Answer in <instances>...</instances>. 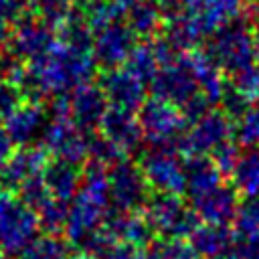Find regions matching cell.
<instances>
[{
	"mask_svg": "<svg viewBox=\"0 0 259 259\" xmlns=\"http://www.w3.org/2000/svg\"><path fill=\"white\" fill-rule=\"evenodd\" d=\"M146 219L150 221L156 235L164 239H186L198 229L200 219L192 206H188L178 194L154 192L144 204Z\"/></svg>",
	"mask_w": 259,
	"mask_h": 259,
	"instance_id": "obj_1",
	"label": "cell"
},
{
	"mask_svg": "<svg viewBox=\"0 0 259 259\" xmlns=\"http://www.w3.org/2000/svg\"><path fill=\"white\" fill-rule=\"evenodd\" d=\"M138 111L144 140H148L154 148H176L186 125L180 107L154 95L146 99Z\"/></svg>",
	"mask_w": 259,
	"mask_h": 259,
	"instance_id": "obj_2",
	"label": "cell"
},
{
	"mask_svg": "<svg viewBox=\"0 0 259 259\" xmlns=\"http://www.w3.org/2000/svg\"><path fill=\"white\" fill-rule=\"evenodd\" d=\"M140 170L154 192L186 194L184 162H180L176 148H150L140 156Z\"/></svg>",
	"mask_w": 259,
	"mask_h": 259,
	"instance_id": "obj_3",
	"label": "cell"
},
{
	"mask_svg": "<svg viewBox=\"0 0 259 259\" xmlns=\"http://www.w3.org/2000/svg\"><path fill=\"white\" fill-rule=\"evenodd\" d=\"M235 134L233 119H229L223 111H208L204 117L192 123L188 132H184L176 144V152L184 158L210 156L223 144L231 142Z\"/></svg>",
	"mask_w": 259,
	"mask_h": 259,
	"instance_id": "obj_4",
	"label": "cell"
},
{
	"mask_svg": "<svg viewBox=\"0 0 259 259\" xmlns=\"http://www.w3.org/2000/svg\"><path fill=\"white\" fill-rule=\"evenodd\" d=\"M109 202L115 210L136 212L150 198V186L140 170V164L121 160L109 168Z\"/></svg>",
	"mask_w": 259,
	"mask_h": 259,
	"instance_id": "obj_5",
	"label": "cell"
},
{
	"mask_svg": "<svg viewBox=\"0 0 259 259\" xmlns=\"http://www.w3.org/2000/svg\"><path fill=\"white\" fill-rule=\"evenodd\" d=\"M40 146L55 158L77 166L89 158V134L79 130L73 119H51L42 132Z\"/></svg>",
	"mask_w": 259,
	"mask_h": 259,
	"instance_id": "obj_6",
	"label": "cell"
},
{
	"mask_svg": "<svg viewBox=\"0 0 259 259\" xmlns=\"http://www.w3.org/2000/svg\"><path fill=\"white\" fill-rule=\"evenodd\" d=\"M38 217L24 202L14 200L0 219V255H20L38 233Z\"/></svg>",
	"mask_w": 259,
	"mask_h": 259,
	"instance_id": "obj_7",
	"label": "cell"
},
{
	"mask_svg": "<svg viewBox=\"0 0 259 259\" xmlns=\"http://www.w3.org/2000/svg\"><path fill=\"white\" fill-rule=\"evenodd\" d=\"M152 87H154V95L156 97L166 99V101L174 103L176 107H182L196 93H200L190 59H184L182 63L164 65L158 71V75L154 77Z\"/></svg>",
	"mask_w": 259,
	"mask_h": 259,
	"instance_id": "obj_8",
	"label": "cell"
},
{
	"mask_svg": "<svg viewBox=\"0 0 259 259\" xmlns=\"http://www.w3.org/2000/svg\"><path fill=\"white\" fill-rule=\"evenodd\" d=\"M49 164V152L40 144L20 146L12 152L6 166L0 172V186L12 190H18L24 182L30 178H36L42 174L45 166Z\"/></svg>",
	"mask_w": 259,
	"mask_h": 259,
	"instance_id": "obj_9",
	"label": "cell"
},
{
	"mask_svg": "<svg viewBox=\"0 0 259 259\" xmlns=\"http://www.w3.org/2000/svg\"><path fill=\"white\" fill-rule=\"evenodd\" d=\"M109 101V107L123 109V111H136L142 107L144 99V81L138 79L130 69H111L103 75L99 85Z\"/></svg>",
	"mask_w": 259,
	"mask_h": 259,
	"instance_id": "obj_10",
	"label": "cell"
},
{
	"mask_svg": "<svg viewBox=\"0 0 259 259\" xmlns=\"http://www.w3.org/2000/svg\"><path fill=\"white\" fill-rule=\"evenodd\" d=\"M239 194L231 184H221L214 190L198 196L192 200V208L198 214V219L206 225H223L235 221L239 210Z\"/></svg>",
	"mask_w": 259,
	"mask_h": 259,
	"instance_id": "obj_11",
	"label": "cell"
},
{
	"mask_svg": "<svg viewBox=\"0 0 259 259\" xmlns=\"http://www.w3.org/2000/svg\"><path fill=\"white\" fill-rule=\"evenodd\" d=\"M109 101L99 85L85 83L77 87L71 97V119L79 130L87 134L101 125V119L105 117Z\"/></svg>",
	"mask_w": 259,
	"mask_h": 259,
	"instance_id": "obj_12",
	"label": "cell"
},
{
	"mask_svg": "<svg viewBox=\"0 0 259 259\" xmlns=\"http://www.w3.org/2000/svg\"><path fill=\"white\" fill-rule=\"evenodd\" d=\"M103 227L115 243L117 241L119 243H130V245H136V247H142V249L152 245L154 235H156L150 221L140 210H136V212L111 210V212H107Z\"/></svg>",
	"mask_w": 259,
	"mask_h": 259,
	"instance_id": "obj_13",
	"label": "cell"
},
{
	"mask_svg": "<svg viewBox=\"0 0 259 259\" xmlns=\"http://www.w3.org/2000/svg\"><path fill=\"white\" fill-rule=\"evenodd\" d=\"M99 132L109 142H113L125 156L134 154L144 142V132H142L138 117L132 111H123L115 107L107 109L105 117L101 119Z\"/></svg>",
	"mask_w": 259,
	"mask_h": 259,
	"instance_id": "obj_14",
	"label": "cell"
},
{
	"mask_svg": "<svg viewBox=\"0 0 259 259\" xmlns=\"http://www.w3.org/2000/svg\"><path fill=\"white\" fill-rule=\"evenodd\" d=\"M255 57V49L251 38L243 30H233V32H223L212 47V61L217 67L229 69L233 73H239L247 67H251Z\"/></svg>",
	"mask_w": 259,
	"mask_h": 259,
	"instance_id": "obj_15",
	"label": "cell"
},
{
	"mask_svg": "<svg viewBox=\"0 0 259 259\" xmlns=\"http://www.w3.org/2000/svg\"><path fill=\"white\" fill-rule=\"evenodd\" d=\"M45 119V107L36 101L22 103L4 123V132L12 140V144L18 146H30L34 140L42 138V132L47 127Z\"/></svg>",
	"mask_w": 259,
	"mask_h": 259,
	"instance_id": "obj_16",
	"label": "cell"
},
{
	"mask_svg": "<svg viewBox=\"0 0 259 259\" xmlns=\"http://www.w3.org/2000/svg\"><path fill=\"white\" fill-rule=\"evenodd\" d=\"M40 176H42L53 198L63 200V202H71L81 188L83 170H79L77 164L55 158L45 166Z\"/></svg>",
	"mask_w": 259,
	"mask_h": 259,
	"instance_id": "obj_17",
	"label": "cell"
},
{
	"mask_svg": "<svg viewBox=\"0 0 259 259\" xmlns=\"http://www.w3.org/2000/svg\"><path fill=\"white\" fill-rule=\"evenodd\" d=\"M184 174H186V194L190 200L214 190L221 186V172L214 166L210 156H196V158H186L184 162Z\"/></svg>",
	"mask_w": 259,
	"mask_h": 259,
	"instance_id": "obj_18",
	"label": "cell"
},
{
	"mask_svg": "<svg viewBox=\"0 0 259 259\" xmlns=\"http://www.w3.org/2000/svg\"><path fill=\"white\" fill-rule=\"evenodd\" d=\"M192 247L196 249V253L204 259H217L223 253H227L233 243H235V235L229 227L223 225H198V229L192 233L190 237Z\"/></svg>",
	"mask_w": 259,
	"mask_h": 259,
	"instance_id": "obj_19",
	"label": "cell"
},
{
	"mask_svg": "<svg viewBox=\"0 0 259 259\" xmlns=\"http://www.w3.org/2000/svg\"><path fill=\"white\" fill-rule=\"evenodd\" d=\"M229 178L239 196H259V150L247 148L245 152H241Z\"/></svg>",
	"mask_w": 259,
	"mask_h": 259,
	"instance_id": "obj_20",
	"label": "cell"
},
{
	"mask_svg": "<svg viewBox=\"0 0 259 259\" xmlns=\"http://www.w3.org/2000/svg\"><path fill=\"white\" fill-rule=\"evenodd\" d=\"M132 51V36L125 28H107L95 45V57L105 67H115L117 63L130 59Z\"/></svg>",
	"mask_w": 259,
	"mask_h": 259,
	"instance_id": "obj_21",
	"label": "cell"
},
{
	"mask_svg": "<svg viewBox=\"0 0 259 259\" xmlns=\"http://www.w3.org/2000/svg\"><path fill=\"white\" fill-rule=\"evenodd\" d=\"M14 49L18 55L36 59L49 51V34L42 26L26 24L14 34Z\"/></svg>",
	"mask_w": 259,
	"mask_h": 259,
	"instance_id": "obj_22",
	"label": "cell"
},
{
	"mask_svg": "<svg viewBox=\"0 0 259 259\" xmlns=\"http://www.w3.org/2000/svg\"><path fill=\"white\" fill-rule=\"evenodd\" d=\"M18 259H69V245L55 235L36 237Z\"/></svg>",
	"mask_w": 259,
	"mask_h": 259,
	"instance_id": "obj_23",
	"label": "cell"
},
{
	"mask_svg": "<svg viewBox=\"0 0 259 259\" xmlns=\"http://www.w3.org/2000/svg\"><path fill=\"white\" fill-rule=\"evenodd\" d=\"M235 237H259V196L245 198L233 221Z\"/></svg>",
	"mask_w": 259,
	"mask_h": 259,
	"instance_id": "obj_24",
	"label": "cell"
},
{
	"mask_svg": "<svg viewBox=\"0 0 259 259\" xmlns=\"http://www.w3.org/2000/svg\"><path fill=\"white\" fill-rule=\"evenodd\" d=\"M148 259H202L186 239H162L150 245Z\"/></svg>",
	"mask_w": 259,
	"mask_h": 259,
	"instance_id": "obj_25",
	"label": "cell"
},
{
	"mask_svg": "<svg viewBox=\"0 0 259 259\" xmlns=\"http://www.w3.org/2000/svg\"><path fill=\"white\" fill-rule=\"evenodd\" d=\"M38 225L47 235L59 237L61 231L67 227V217H69V204L57 198H51L40 210H36Z\"/></svg>",
	"mask_w": 259,
	"mask_h": 259,
	"instance_id": "obj_26",
	"label": "cell"
},
{
	"mask_svg": "<svg viewBox=\"0 0 259 259\" xmlns=\"http://www.w3.org/2000/svg\"><path fill=\"white\" fill-rule=\"evenodd\" d=\"M89 158L91 162H97L101 166H107L111 168L113 164L125 160V154L113 144L109 142L105 136H91L89 134Z\"/></svg>",
	"mask_w": 259,
	"mask_h": 259,
	"instance_id": "obj_27",
	"label": "cell"
},
{
	"mask_svg": "<svg viewBox=\"0 0 259 259\" xmlns=\"http://www.w3.org/2000/svg\"><path fill=\"white\" fill-rule=\"evenodd\" d=\"M237 142L245 148H257L259 146V105L249 107L235 125Z\"/></svg>",
	"mask_w": 259,
	"mask_h": 259,
	"instance_id": "obj_28",
	"label": "cell"
},
{
	"mask_svg": "<svg viewBox=\"0 0 259 259\" xmlns=\"http://www.w3.org/2000/svg\"><path fill=\"white\" fill-rule=\"evenodd\" d=\"M16 192L20 194V202H24V204H26L28 208H32L34 212L40 210V208L53 198L51 192H49V188H47V184H45V180H42V176L30 178V180L24 182Z\"/></svg>",
	"mask_w": 259,
	"mask_h": 259,
	"instance_id": "obj_29",
	"label": "cell"
},
{
	"mask_svg": "<svg viewBox=\"0 0 259 259\" xmlns=\"http://www.w3.org/2000/svg\"><path fill=\"white\" fill-rule=\"evenodd\" d=\"M233 87L243 95L247 97L249 101H257L259 99V69L257 67H247L239 73H235V81H233Z\"/></svg>",
	"mask_w": 259,
	"mask_h": 259,
	"instance_id": "obj_30",
	"label": "cell"
},
{
	"mask_svg": "<svg viewBox=\"0 0 259 259\" xmlns=\"http://www.w3.org/2000/svg\"><path fill=\"white\" fill-rule=\"evenodd\" d=\"M22 105L20 89L10 81H0V119H8Z\"/></svg>",
	"mask_w": 259,
	"mask_h": 259,
	"instance_id": "obj_31",
	"label": "cell"
},
{
	"mask_svg": "<svg viewBox=\"0 0 259 259\" xmlns=\"http://www.w3.org/2000/svg\"><path fill=\"white\" fill-rule=\"evenodd\" d=\"M239 156H241V152L237 150L235 142H227V144H223L219 150H214V152L210 154L214 166L219 168V172H221L223 176H231V172H233V168H235Z\"/></svg>",
	"mask_w": 259,
	"mask_h": 259,
	"instance_id": "obj_32",
	"label": "cell"
},
{
	"mask_svg": "<svg viewBox=\"0 0 259 259\" xmlns=\"http://www.w3.org/2000/svg\"><path fill=\"white\" fill-rule=\"evenodd\" d=\"M99 259H148V251L130 243H113Z\"/></svg>",
	"mask_w": 259,
	"mask_h": 259,
	"instance_id": "obj_33",
	"label": "cell"
},
{
	"mask_svg": "<svg viewBox=\"0 0 259 259\" xmlns=\"http://www.w3.org/2000/svg\"><path fill=\"white\" fill-rule=\"evenodd\" d=\"M239 259H259V237H235Z\"/></svg>",
	"mask_w": 259,
	"mask_h": 259,
	"instance_id": "obj_34",
	"label": "cell"
},
{
	"mask_svg": "<svg viewBox=\"0 0 259 259\" xmlns=\"http://www.w3.org/2000/svg\"><path fill=\"white\" fill-rule=\"evenodd\" d=\"M12 140L8 138V134L4 132V130H0V172H2V168L6 166V162H8V158L12 156Z\"/></svg>",
	"mask_w": 259,
	"mask_h": 259,
	"instance_id": "obj_35",
	"label": "cell"
},
{
	"mask_svg": "<svg viewBox=\"0 0 259 259\" xmlns=\"http://www.w3.org/2000/svg\"><path fill=\"white\" fill-rule=\"evenodd\" d=\"M20 8V0H0V22L14 16Z\"/></svg>",
	"mask_w": 259,
	"mask_h": 259,
	"instance_id": "obj_36",
	"label": "cell"
},
{
	"mask_svg": "<svg viewBox=\"0 0 259 259\" xmlns=\"http://www.w3.org/2000/svg\"><path fill=\"white\" fill-rule=\"evenodd\" d=\"M16 198L12 196V192L8 190V188H4V186H0V219L6 214V210L12 206V202H14Z\"/></svg>",
	"mask_w": 259,
	"mask_h": 259,
	"instance_id": "obj_37",
	"label": "cell"
},
{
	"mask_svg": "<svg viewBox=\"0 0 259 259\" xmlns=\"http://www.w3.org/2000/svg\"><path fill=\"white\" fill-rule=\"evenodd\" d=\"M69 259H95V257H89V255H83V253H79V255H75V257H69Z\"/></svg>",
	"mask_w": 259,
	"mask_h": 259,
	"instance_id": "obj_38",
	"label": "cell"
},
{
	"mask_svg": "<svg viewBox=\"0 0 259 259\" xmlns=\"http://www.w3.org/2000/svg\"><path fill=\"white\" fill-rule=\"evenodd\" d=\"M0 75H2V59H0Z\"/></svg>",
	"mask_w": 259,
	"mask_h": 259,
	"instance_id": "obj_39",
	"label": "cell"
},
{
	"mask_svg": "<svg viewBox=\"0 0 259 259\" xmlns=\"http://www.w3.org/2000/svg\"><path fill=\"white\" fill-rule=\"evenodd\" d=\"M0 259H4V255H0Z\"/></svg>",
	"mask_w": 259,
	"mask_h": 259,
	"instance_id": "obj_40",
	"label": "cell"
},
{
	"mask_svg": "<svg viewBox=\"0 0 259 259\" xmlns=\"http://www.w3.org/2000/svg\"><path fill=\"white\" fill-rule=\"evenodd\" d=\"M257 42H259V34H257Z\"/></svg>",
	"mask_w": 259,
	"mask_h": 259,
	"instance_id": "obj_41",
	"label": "cell"
}]
</instances>
